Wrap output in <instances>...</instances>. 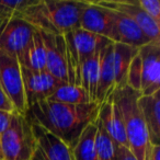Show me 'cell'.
Returning <instances> with one entry per match:
<instances>
[{"label": "cell", "instance_id": "obj_12", "mask_svg": "<svg viewBox=\"0 0 160 160\" xmlns=\"http://www.w3.org/2000/svg\"><path fill=\"white\" fill-rule=\"evenodd\" d=\"M98 5L108 9L118 10L128 16L139 29L144 32L150 42H160V24L151 19L139 6L137 1H118V0H102L96 1Z\"/></svg>", "mask_w": 160, "mask_h": 160}, {"label": "cell", "instance_id": "obj_8", "mask_svg": "<svg viewBox=\"0 0 160 160\" xmlns=\"http://www.w3.org/2000/svg\"><path fill=\"white\" fill-rule=\"evenodd\" d=\"M35 148L31 160H73L72 151L62 139L38 124H32Z\"/></svg>", "mask_w": 160, "mask_h": 160}, {"label": "cell", "instance_id": "obj_4", "mask_svg": "<svg viewBox=\"0 0 160 160\" xmlns=\"http://www.w3.org/2000/svg\"><path fill=\"white\" fill-rule=\"evenodd\" d=\"M64 38L66 43L68 83L80 86V71L82 64L112 42L80 28L67 32Z\"/></svg>", "mask_w": 160, "mask_h": 160}, {"label": "cell", "instance_id": "obj_2", "mask_svg": "<svg viewBox=\"0 0 160 160\" xmlns=\"http://www.w3.org/2000/svg\"><path fill=\"white\" fill-rule=\"evenodd\" d=\"M86 1L76 0H33L16 17L34 29L52 35H65L79 28L80 16Z\"/></svg>", "mask_w": 160, "mask_h": 160}, {"label": "cell", "instance_id": "obj_7", "mask_svg": "<svg viewBox=\"0 0 160 160\" xmlns=\"http://www.w3.org/2000/svg\"><path fill=\"white\" fill-rule=\"evenodd\" d=\"M79 28L102 36L112 43H118L113 10L102 7L96 1H86V6L80 16Z\"/></svg>", "mask_w": 160, "mask_h": 160}, {"label": "cell", "instance_id": "obj_24", "mask_svg": "<svg viewBox=\"0 0 160 160\" xmlns=\"http://www.w3.org/2000/svg\"><path fill=\"white\" fill-rule=\"evenodd\" d=\"M126 86L140 93L142 87V59L139 54H136L131 60L126 75Z\"/></svg>", "mask_w": 160, "mask_h": 160}, {"label": "cell", "instance_id": "obj_17", "mask_svg": "<svg viewBox=\"0 0 160 160\" xmlns=\"http://www.w3.org/2000/svg\"><path fill=\"white\" fill-rule=\"evenodd\" d=\"M21 66L35 71L46 70V54L43 36L38 30H34L33 38L19 59Z\"/></svg>", "mask_w": 160, "mask_h": 160}, {"label": "cell", "instance_id": "obj_9", "mask_svg": "<svg viewBox=\"0 0 160 160\" xmlns=\"http://www.w3.org/2000/svg\"><path fill=\"white\" fill-rule=\"evenodd\" d=\"M28 109L38 101L46 100L62 82L45 71H35L21 66Z\"/></svg>", "mask_w": 160, "mask_h": 160}, {"label": "cell", "instance_id": "obj_1", "mask_svg": "<svg viewBox=\"0 0 160 160\" xmlns=\"http://www.w3.org/2000/svg\"><path fill=\"white\" fill-rule=\"evenodd\" d=\"M100 104H65L42 100L32 104L25 116L32 124H38L62 139L71 149L80 134L98 118Z\"/></svg>", "mask_w": 160, "mask_h": 160}, {"label": "cell", "instance_id": "obj_21", "mask_svg": "<svg viewBox=\"0 0 160 160\" xmlns=\"http://www.w3.org/2000/svg\"><path fill=\"white\" fill-rule=\"evenodd\" d=\"M47 100L65 104H87L92 102L80 86L70 83H62Z\"/></svg>", "mask_w": 160, "mask_h": 160}, {"label": "cell", "instance_id": "obj_18", "mask_svg": "<svg viewBox=\"0 0 160 160\" xmlns=\"http://www.w3.org/2000/svg\"><path fill=\"white\" fill-rule=\"evenodd\" d=\"M99 81H100V52L88 58L82 64L80 71V86L87 92L92 102H97Z\"/></svg>", "mask_w": 160, "mask_h": 160}, {"label": "cell", "instance_id": "obj_11", "mask_svg": "<svg viewBox=\"0 0 160 160\" xmlns=\"http://www.w3.org/2000/svg\"><path fill=\"white\" fill-rule=\"evenodd\" d=\"M34 28L21 18H13L0 33V49L21 58L33 38Z\"/></svg>", "mask_w": 160, "mask_h": 160}, {"label": "cell", "instance_id": "obj_5", "mask_svg": "<svg viewBox=\"0 0 160 160\" xmlns=\"http://www.w3.org/2000/svg\"><path fill=\"white\" fill-rule=\"evenodd\" d=\"M0 142L3 160H31L35 140L27 116L14 111L8 127L0 135Z\"/></svg>", "mask_w": 160, "mask_h": 160}, {"label": "cell", "instance_id": "obj_6", "mask_svg": "<svg viewBox=\"0 0 160 160\" xmlns=\"http://www.w3.org/2000/svg\"><path fill=\"white\" fill-rule=\"evenodd\" d=\"M0 88L13 104L16 112L25 115L28 111L23 88L21 65L18 58L0 49Z\"/></svg>", "mask_w": 160, "mask_h": 160}, {"label": "cell", "instance_id": "obj_29", "mask_svg": "<svg viewBox=\"0 0 160 160\" xmlns=\"http://www.w3.org/2000/svg\"><path fill=\"white\" fill-rule=\"evenodd\" d=\"M0 160H3V157H2V150H1V142H0Z\"/></svg>", "mask_w": 160, "mask_h": 160}, {"label": "cell", "instance_id": "obj_25", "mask_svg": "<svg viewBox=\"0 0 160 160\" xmlns=\"http://www.w3.org/2000/svg\"><path fill=\"white\" fill-rule=\"evenodd\" d=\"M136 1L137 5L151 19L160 24V2L158 0H136Z\"/></svg>", "mask_w": 160, "mask_h": 160}, {"label": "cell", "instance_id": "obj_23", "mask_svg": "<svg viewBox=\"0 0 160 160\" xmlns=\"http://www.w3.org/2000/svg\"><path fill=\"white\" fill-rule=\"evenodd\" d=\"M32 1L33 0H19V1L0 0V33L12 19L16 18L17 13L28 5H30Z\"/></svg>", "mask_w": 160, "mask_h": 160}, {"label": "cell", "instance_id": "obj_22", "mask_svg": "<svg viewBox=\"0 0 160 160\" xmlns=\"http://www.w3.org/2000/svg\"><path fill=\"white\" fill-rule=\"evenodd\" d=\"M96 134V150L98 160H116V142L105 132L100 122L97 118Z\"/></svg>", "mask_w": 160, "mask_h": 160}, {"label": "cell", "instance_id": "obj_3", "mask_svg": "<svg viewBox=\"0 0 160 160\" xmlns=\"http://www.w3.org/2000/svg\"><path fill=\"white\" fill-rule=\"evenodd\" d=\"M113 94L123 118L128 149L137 160H146L147 151L151 144L138 108L137 101L140 93L125 86L114 89Z\"/></svg>", "mask_w": 160, "mask_h": 160}, {"label": "cell", "instance_id": "obj_16", "mask_svg": "<svg viewBox=\"0 0 160 160\" xmlns=\"http://www.w3.org/2000/svg\"><path fill=\"white\" fill-rule=\"evenodd\" d=\"M113 13L116 31H118V43L139 48L150 42L144 34V32L139 29V27L128 16L118 10H113Z\"/></svg>", "mask_w": 160, "mask_h": 160}, {"label": "cell", "instance_id": "obj_19", "mask_svg": "<svg viewBox=\"0 0 160 160\" xmlns=\"http://www.w3.org/2000/svg\"><path fill=\"white\" fill-rule=\"evenodd\" d=\"M138 48L128 45L113 43V68L115 75V89L126 86V75L128 66Z\"/></svg>", "mask_w": 160, "mask_h": 160}, {"label": "cell", "instance_id": "obj_14", "mask_svg": "<svg viewBox=\"0 0 160 160\" xmlns=\"http://www.w3.org/2000/svg\"><path fill=\"white\" fill-rule=\"evenodd\" d=\"M98 121L105 129V132L111 136L112 139L116 142V145L128 148L123 118L115 102L113 92H111L100 103Z\"/></svg>", "mask_w": 160, "mask_h": 160}, {"label": "cell", "instance_id": "obj_28", "mask_svg": "<svg viewBox=\"0 0 160 160\" xmlns=\"http://www.w3.org/2000/svg\"><path fill=\"white\" fill-rule=\"evenodd\" d=\"M12 113H13V112H12ZM12 113H10V112L0 111V135L6 131V128H7L8 125H9Z\"/></svg>", "mask_w": 160, "mask_h": 160}, {"label": "cell", "instance_id": "obj_20", "mask_svg": "<svg viewBox=\"0 0 160 160\" xmlns=\"http://www.w3.org/2000/svg\"><path fill=\"white\" fill-rule=\"evenodd\" d=\"M97 121L89 124L72 147L73 160H98L96 150V134H97Z\"/></svg>", "mask_w": 160, "mask_h": 160}, {"label": "cell", "instance_id": "obj_27", "mask_svg": "<svg viewBox=\"0 0 160 160\" xmlns=\"http://www.w3.org/2000/svg\"><path fill=\"white\" fill-rule=\"evenodd\" d=\"M116 160H137L136 157L131 152L127 147L118 146L116 147Z\"/></svg>", "mask_w": 160, "mask_h": 160}, {"label": "cell", "instance_id": "obj_10", "mask_svg": "<svg viewBox=\"0 0 160 160\" xmlns=\"http://www.w3.org/2000/svg\"><path fill=\"white\" fill-rule=\"evenodd\" d=\"M142 59L140 96L160 91V42H149L138 48Z\"/></svg>", "mask_w": 160, "mask_h": 160}, {"label": "cell", "instance_id": "obj_13", "mask_svg": "<svg viewBox=\"0 0 160 160\" xmlns=\"http://www.w3.org/2000/svg\"><path fill=\"white\" fill-rule=\"evenodd\" d=\"M41 33L46 54V71L60 82L68 83L66 43L64 35H52L43 32Z\"/></svg>", "mask_w": 160, "mask_h": 160}, {"label": "cell", "instance_id": "obj_15", "mask_svg": "<svg viewBox=\"0 0 160 160\" xmlns=\"http://www.w3.org/2000/svg\"><path fill=\"white\" fill-rule=\"evenodd\" d=\"M137 103L146 125L149 142L160 146V91L150 96H140Z\"/></svg>", "mask_w": 160, "mask_h": 160}, {"label": "cell", "instance_id": "obj_26", "mask_svg": "<svg viewBox=\"0 0 160 160\" xmlns=\"http://www.w3.org/2000/svg\"><path fill=\"white\" fill-rule=\"evenodd\" d=\"M0 111H5V112H14L13 104L11 103V101L9 100V98L7 97V94L3 92V90L0 88Z\"/></svg>", "mask_w": 160, "mask_h": 160}]
</instances>
